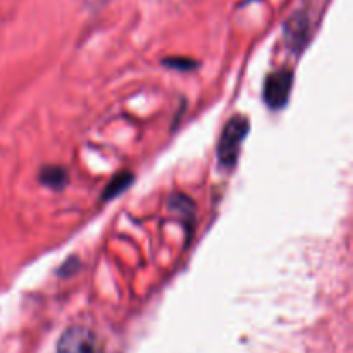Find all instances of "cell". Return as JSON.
<instances>
[{"label": "cell", "instance_id": "52a82bcc", "mask_svg": "<svg viewBox=\"0 0 353 353\" xmlns=\"http://www.w3.org/2000/svg\"><path fill=\"white\" fill-rule=\"evenodd\" d=\"M165 64L176 69H193L195 62L188 61V59H183V61L181 59H169V61H165Z\"/></svg>", "mask_w": 353, "mask_h": 353}, {"label": "cell", "instance_id": "7a4b0ae2", "mask_svg": "<svg viewBox=\"0 0 353 353\" xmlns=\"http://www.w3.org/2000/svg\"><path fill=\"white\" fill-rule=\"evenodd\" d=\"M293 86V72L288 69H279L268 76L264 85V100L271 109L278 110L286 105Z\"/></svg>", "mask_w": 353, "mask_h": 353}, {"label": "cell", "instance_id": "3957f363", "mask_svg": "<svg viewBox=\"0 0 353 353\" xmlns=\"http://www.w3.org/2000/svg\"><path fill=\"white\" fill-rule=\"evenodd\" d=\"M95 336L86 327H69L57 343V353H95Z\"/></svg>", "mask_w": 353, "mask_h": 353}, {"label": "cell", "instance_id": "8992f818", "mask_svg": "<svg viewBox=\"0 0 353 353\" xmlns=\"http://www.w3.org/2000/svg\"><path fill=\"white\" fill-rule=\"evenodd\" d=\"M131 181H133V176H131L130 172H121V174L114 176L112 181L109 183V186L103 190V199L110 200L114 199V196H117L131 185Z\"/></svg>", "mask_w": 353, "mask_h": 353}, {"label": "cell", "instance_id": "277c9868", "mask_svg": "<svg viewBox=\"0 0 353 353\" xmlns=\"http://www.w3.org/2000/svg\"><path fill=\"white\" fill-rule=\"evenodd\" d=\"M307 31H309V23H307V17L302 14H296L286 24V38L292 43V47L295 50H300L303 47L307 40Z\"/></svg>", "mask_w": 353, "mask_h": 353}, {"label": "cell", "instance_id": "6da1fadb", "mask_svg": "<svg viewBox=\"0 0 353 353\" xmlns=\"http://www.w3.org/2000/svg\"><path fill=\"white\" fill-rule=\"evenodd\" d=\"M250 124L243 116H236L226 124L223 134H221L219 145H217V161L221 168H233L240 155V147L245 137L248 134Z\"/></svg>", "mask_w": 353, "mask_h": 353}, {"label": "cell", "instance_id": "5b68a950", "mask_svg": "<svg viewBox=\"0 0 353 353\" xmlns=\"http://www.w3.org/2000/svg\"><path fill=\"white\" fill-rule=\"evenodd\" d=\"M40 179L43 185L50 186V188H62L68 181V172L62 168H57V165H50V168H45L41 171Z\"/></svg>", "mask_w": 353, "mask_h": 353}]
</instances>
